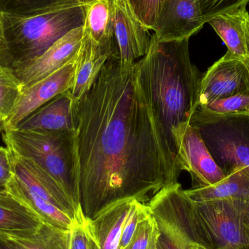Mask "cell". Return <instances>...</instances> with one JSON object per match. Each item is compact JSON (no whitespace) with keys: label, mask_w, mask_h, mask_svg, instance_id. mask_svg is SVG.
<instances>
[{"label":"cell","mask_w":249,"mask_h":249,"mask_svg":"<svg viewBox=\"0 0 249 249\" xmlns=\"http://www.w3.org/2000/svg\"><path fill=\"white\" fill-rule=\"evenodd\" d=\"M135 67L161 139L178 167L174 138L197 109L200 82L189 39L160 41L152 35L147 53Z\"/></svg>","instance_id":"2"},{"label":"cell","mask_w":249,"mask_h":249,"mask_svg":"<svg viewBox=\"0 0 249 249\" xmlns=\"http://www.w3.org/2000/svg\"><path fill=\"white\" fill-rule=\"evenodd\" d=\"M241 228L247 245H249V200H245L241 213Z\"/></svg>","instance_id":"31"},{"label":"cell","mask_w":249,"mask_h":249,"mask_svg":"<svg viewBox=\"0 0 249 249\" xmlns=\"http://www.w3.org/2000/svg\"><path fill=\"white\" fill-rule=\"evenodd\" d=\"M132 200L118 203L91 220L85 219L90 249H120L123 226Z\"/></svg>","instance_id":"17"},{"label":"cell","mask_w":249,"mask_h":249,"mask_svg":"<svg viewBox=\"0 0 249 249\" xmlns=\"http://www.w3.org/2000/svg\"><path fill=\"white\" fill-rule=\"evenodd\" d=\"M187 249H206L204 248H203L202 247H200V246L198 245H195V244H192V245L189 246L188 247H187Z\"/></svg>","instance_id":"35"},{"label":"cell","mask_w":249,"mask_h":249,"mask_svg":"<svg viewBox=\"0 0 249 249\" xmlns=\"http://www.w3.org/2000/svg\"><path fill=\"white\" fill-rule=\"evenodd\" d=\"M25 249H69L70 230L42 222L36 232L24 237H9Z\"/></svg>","instance_id":"22"},{"label":"cell","mask_w":249,"mask_h":249,"mask_svg":"<svg viewBox=\"0 0 249 249\" xmlns=\"http://www.w3.org/2000/svg\"><path fill=\"white\" fill-rule=\"evenodd\" d=\"M69 249H90V239L83 220L75 219L70 228Z\"/></svg>","instance_id":"29"},{"label":"cell","mask_w":249,"mask_h":249,"mask_svg":"<svg viewBox=\"0 0 249 249\" xmlns=\"http://www.w3.org/2000/svg\"><path fill=\"white\" fill-rule=\"evenodd\" d=\"M42 220L20 199L5 187H0V234L24 237L37 231Z\"/></svg>","instance_id":"16"},{"label":"cell","mask_w":249,"mask_h":249,"mask_svg":"<svg viewBox=\"0 0 249 249\" xmlns=\"http://www.w3.org/2000/svg\"><path fill=\"white\" fill-rule=\"evenodd\" d=\"M0 39L3 41L2 36V13L0 12ZM4 42V41H3Z\"/></svg>","instance_id":"34"},{"label":"cell","mask_w":249,"mask_h":249,"mask_svg":"<svg viewBox=\"0 0 249 249\" xmlns=\"http://www.w3.org/2000/svg\"><path fill=\"white\" fill-rule=\"evenodd\" d=\"M197 109L221 115L249 114V95H240L219 99Z\"/></svg>","instance_id":"26"},{"label":"cell","mask_w":249,"mask_h":249,"mask_svg":"<svg viewBox=\"0 0 249 249\" xmlns=\"http://www.w3.org/2000/svg\"><path fill=\"white\" fill-rule=\"evenodd\" d=\"M149 206L146 203L133 200L127 216L124 219L121 234L120 249H124L131 240L139 222L150 214Z\"/></svg>","instance_id":"25"},{"label":"cell","mask_w":249,"mask_h":249,"mask_svg":"<svg viewBox=\"0 0 249 249\" xmlns=\"http://www.w3.org/2000/svg\"><path fill=\"white\" fill-rule=\"evenodd\" d=\"M163 0H128L139 21L148 29L154 30Z\"/></svg>","instance_id":"27"},{"label":"cell","mask_w":249,"mask_h":249,"mask_svg":"<svg viewBox=\"0 0 249 249\" xmlns=\"http://www.w3.org/2000/svg\"><path fill=\"white\" fill-rule=\"evenodd\" d=\"M76 155L82 214L91 220L121 202L147 204L178 183L135 64L111 55L91 89L74 103Z\"/></svg>","instance_id":"1"},{"label":"cell","mask_w":249,"mask_h":249,"mask_svg":"<svg viewBox=\"0 0 249 249\" xmlns=\"http://www.w3.org/2000/svg\"><path fill=\"white\" fill-rule=\"evenodd\" d=\"M228 47V51L249 61V13L247 6L222 13L207 22Z\"/></svg>","instance_id":"15"},{"label":"cell","mask_w":249,"mask_h":249,"mask_svg":"<svg viewBox=\"0 0 249 249\" xmlns=\"http://www.w3.org/2000/svg\"><path fill=\"white\" fill-rule=\"evenodd\" d=\"M174 144L178 168L190 174L193 188L214 185L226 178L194 124L181 129L174 138Z\"/></svg>","instance_id":"7"},{"label":"cell","mask_w":249,"mask_h":249,"mask_svg":"<svg viewBox=\"0 0 249 249\" xmlns=\"http://www.w3.org/2000/svg\"><path fill=\"white\" fill-rule=\"evenodd\" d=\"M13 174L10 150L0 146V187H5Z\"/></svg>","instance_id":"30"},{"label":"cell","mask_w":249,"mask_h":249,"mask_svg":"<svg viewBox=\"0 0 249 249\" xmlns=\"http://www.w3.org/2000/svg\"><path fill=\"white\" fill-rule=\"evenodd\" d=\"M85 17V7L32 17L2 14L4 50L0 54V67L12 73L23 70L64 35L83 26Z\"/></svg>","instance_id":"4"},{"label":"cell","mask_w":249,"mask_h":249,"mask_svg":"<svg viewBox=\"0 0 249 249\" xmlns=\"http://www.w3.org/2000/svg\"><path fill=\"white\" fill-rule=\"evenodd\" d=\"M74 103L71 92L67 90L41 107L14 130L36 133L74 131Z\"/></svg>","instance_id":"13"},{"label":"cell","mask_w":249,"mask_h":249,"mask_svg":"<svg viewBox=\"0 0 249 249\" xmlns=\"http://www.w3.org/2000/svg\"><path fill=\"white\" fill-rule=\"evenodd\" d=\"M249 2V0H199L206 23L218 15L247 6Z\"/></svg>","instance_id":"28"},{"label":"cell","mask_w":249,"mask_h":249,"mask_svg":"<svg viewBox=\"0 0 249 249\" xmlns=\"http://www.w3.org/2000/svg\"><path fill=\"white\" fill-rule=\"evenodd\" d=\"M0 249H25L11 238L0 234Z\"/></svg>","instance_id":"33"},{"label":"cell","mask_w":249,"mask_h":249,"mask_svg":"<svg viewBox=\"0 0 249 249\" xmlns=\"http://www.w3.org/2000/svg\"><path fill=\"white\" fill-rule=\"evenodd\" d=\"M1 123H2V120H1V118H0V130H1Z\"/></svg>","instance_id":"38"},{"label":"cell","mask_w":249,"mask_h":249,"mask_svg":"<svg viewBox=\"0 0 249 249\" xmlns=\"http://www.w3.org/2000/svg\"><path fill=\"white\" fill-rule=\"evenodd\" d=\"M240 95H249V63L227 51L200 78L197 107Z\"/></svg>","instance_id":"8"},{"label":"cell","mask_w":249,"mask_h":249,"mask_svg":"<svg viewBox=\"0 0 249 249\" xmlns=\"http://www.w3.org/2000/svg\"><path fill=\"white\" fill-rule=\"evenodd\" d=\"M1 136L7 147L49 174L65 192L79 214L83 216L74 131L36 133L12 130L2 131Z\"/></svg>","instance_id":"5"},{"label":"cell","mask_w":249,"mask_h":249,"mask_svg":"<svg viewBox=\"0 0 249 249\" xmlns=\"http://www.w3.org/2000/svg\"><path fill=\"white\" fill-rule=\"evenodd\" d=\"M83 29L95 42L105 46L116 45L112 0H96L85 6Z\"/></svg>","instance_id":"20"},{"label":"cell","mask_w":249,"mask_h":249,"mask_svg":"<svg viewBox=\"0 0 249 249\" xmlns=\"http://www.w3.org/2000/svg\"><path fill=\"white\" fill-rule=\"evenodd\" d=\"M20 90V83L14 74L0 67V118L2 122L11 113Z\"/></svg>","instance_id":"23"},{"label":"cell","mask_w":249,"mask_h":249,"mask_svg":"<svg viewBox=\"0 0 249 249\" xmlns=\"http://www.w3.org/2000/svg\"><path fill=\"white\" fill-rule=\"evenodd\" d=\"M160 232L158 249H186L164 232Z\"/></svg>","instance_id":"32"},{"label":"cell","mask_w":249,"mask_h":249,"mask_svg":"<svg viewBox=\"0 0 249 249\" xmlns=\"http://www.w3.org/2000/svg\"><path fill=\"white\" fill-rule=\"evenodd\" d=\"M116 51L117 45L109 47L101 45L84 32L83 41L76 55L74 83L70 90L74 100L81 99L91 89L104 66Z\"/></svg>","instance_id":"14"},{"label":"cell","mask_w":249,"mask_h":249,"mask_svg":"<svg viewBox=\"0 0 249 249\" xmlns=\"http://www.w3.org/2000/svg\"><path fill=\"white\" fill-rule=\"evenodd\" d=\"M83 36V26L73 29L29 66L13 73L20 83L21 90L48 77L72 61L77 55Z\"/></svg>","instance_id":"12"},{"label":"cell","mask_w":249,"mask_h":249,"mask_svg":"<svg viewBox=\"0 0 249 249\" xmlns=\"http://www.w3.org/2000/svg\"><path fill=\"white\" fill-rule=\"evenodd\" d=\"M3 50H4V42L0 39V54L2 52Z\"/></svg>","instance_id":"36"},{"label":"cell","mask_w":249,"mask_h":249,"mask_svg":"<svg viewBox=\"0 0 249 249\" xmlns=\"http://www.w3.org/2000/svg\"><path fill=\"white\" fill-rule=\"evenodd\" d=\"M205 23L199 0H163L153 35L160 41L190 39Z\"/></svg>","instance_id":"10"},{"label":"cell","mask_w":249,"mask_h":249,"mask_svg":"<svg viewBox=\"0 0 249 249\" xmlns=\"http://www.w3.org/2000/svg\"><path fill=\"white\" fill-rule=\"evenodd\" d=\"M193 201L217 200H249V176L238 171L226 177L223 181L209 187L184 190Z\"/></svg>","instance_id":"19"},{"label":"cell","mask_w":249,"mask_h":249,"mask_svg":"<svg viewBox=\"0 0 249 249\" xmlns=\"http://www.w3.org/2000/svg\"><path fill=\"white\" fill-rule=\"evenodd\" d=\"M247 200L196 202L179 183L167 186L147 203L160 231L187 249H238L247 246L241 213Z\"/></svg>","instance_id":"3"},{"label":"cell","mask_w":249,"mask_h":249,"mask_svg":"<svg viewBox=\"0 0 249 249\" xmlns=\"http://www.w3.org/2000/svg\"><path fill=\"white\" fill-rule=\"evenodd\" d=\"M190 124L225 177L238 171L249 176V114L221 115L196 109Z\"/></svg>","instance_id":"6"},{"label":"cell","mask_w":249,"mask_h":249,"mask_svg":"<svg viewBox=\"0 0 249 249\" xmlns=\"http://www.w3.org/2000/svg\"><path fill=\"white\" fill-rule=\"evenodd\" d=\"M5 188L33 210L42 222L62 229L70 230L71 228L74 220L55 205L28 190L14 174L6 184Z\"/></svg>","instance_id":"18"},{"label":"cell","mask_w":249,"mask_h":249,"mask_svg":"<svg viewBox=\"0 0 249 249\" xmlns=\"http://www.w3.org/2000/svg\"><path fill=\"white\" fill-rule=\"evenodd\" d=\"M115 42L120 61L130 65L144 56L150 45L149 31L135 16L128 0H112Z\"/></svg>","instance_id":"11"},{"label":"cell","mask_w":249,"mask_h":249,"mask_svg":"<svg viewBox=\"0 0 249 249\" xmlns=\"http://www.w3.org/2000/svg\"><path fill=\"white\" fill-rule=\"evenodd\" d=\"M96 0H0L2 14L32 17L49 12L85 7Z\"/></svg>","instance_id":"21"},{"label":"cell","mask_w":249,"mask_h":249,"mask_svg":"<svg viewBox=\"0 0 249 249\" xmlns=\"http://www.w3.org/2000/svg\"><path fill=\"white\" fill-rule=\"evenodd\" d=\"M238 249H249V245L244 246V247H241Z\"/></svg>","instance_id":"37"},{"label":"cell","mask_w":249,"mask_h":249,"mask_svg":"<svg viewBox=\"0 0 249 249\" xmlns=\"http://www.w3.org/2000/svg\"><path fill=\"white\" fill-rule=\"evenodd\" d=\"M75 61L76 56L62 68L22 89L11 113L1 123V130H14L41 107L55 96L70 90L74 83Z\"/></svg>","instance_id":"9"},{"label":"cell","mask_w":249,"mask_h":249,"mask_svg":"<svg viewBox=\"0 0 249 249\" xmlns=\"http://www.w3.org/2000/svg\"></svg>","instance_id":"39"},{"label":"cell","mask_w":249,"mask_h":249,"mask_svg":"<svg viewBox=\"0 0 249 249\" xmlns=\"http://www.w3.org/2000/svg\"><path fill=\"white\" fill-rule=\"evenodd\" d=\"M160 232L152 213L139 222L128 245L124 249H158Z\"/></svg>","instance_id":"24"}]
</instances>
